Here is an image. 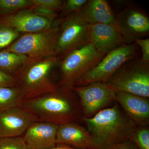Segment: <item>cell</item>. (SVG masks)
Listing matches in <instances>:
<instances>
[{
	"label": "cell",
	"mask_w": 149,
	"mask_h": 149,
	"mask_svg": "<svg viewBox=\"0 0 149 149\" xmlns=\"http://www.w3.org/2000/svg\"><path fill=\"white\" fill-rule=\"evenodd\" d=\"M71 89L59 87L56 91L19 103L20 107L32 115L36 121L59 125L80 118L78 105Z\"/></svg>",
	"instance_id": "6da1fadb"
},
{
	"label": "cell",
	"mask_w": 149,
	"mask_h": 149,
	"mask_svg": "<svg viewBox=\"0 0 149 149\" xmlns=\"http://www.w3.org/2000/svg\"><path fill=\"white\" fill-rule=\"evenodd\" d=\"M83 119L88 132L102 149H108L130 139L136 126L117 104Z\"/></svg>",
	"instance_id": "7a4b0ae2"
},
{
	"label": "cell",
	"mask_w": 149,
	"mask_h": 149,
	"mask_svg": "<svg viewBox=\"0 0 149 149\" xmlns=\"http://www.w3.org/2000/svg\"><path fill=\"white\" fill-rule=\"evenodd\" d=\"M59 61V58L56 56L34 61L19 72L15 78L20 102L58 89V86L51 79V74Z\"/></svg>",
	"instance_id": "3957f363"
},
{
	"label": "cell",
	"mask_w": 149,
	"mask_h": 149,
	"mask_svg": "<svg viewBox=\"0 0 149 149\" xmlns=\"http://www.w3.org/2000/svg\"><path fill=\"white\" fill-rule=\"evenodd\" d=\"M105 56L90 43L67 54L59 63L61 74L59 87L71 89Z\"/></svg>",
	"instance_id": "277c9868"
},
{
	"label": "cell",
	"mask_w": 149,
	"mask_h": 149,
	"mask_svg": "<svg viewBox=\"0 0 149 149\" xmlns=\"http://www.w3.org/2000/svg\"><path fill=\"white\" fill-rule=\"evenodd\" d=\"M115 92L149 97V63L135 58L123 63L105 83Z\"/></svg>",
	"instance_id": "5b68a950"
},
{
	"label": "cell",
	"mask_w": 149,
	"mask_h": 149,
	"mask_svg": "<svg viewBox=\"0 0 149 149\" xmlns=\"http://www.w3.org/2000/svg\"><path fill=\"white\" fill-rule=\"evenodd\" d=\"M59 29V24L43 31L26 33L3 50L26 56L33 61L56 56Z\"/></svg>",
	"instance_id": "8992f818"
},
{
	"label": "cell",
	"mask_w": 149,
	"mask_h": 149,
	"mask_svg": "<svg viewBox=\"0 0 149 149\" xmlns=\"http://www.w3.org/2000/svg\"><path fill=\"white\" fill-rule=\"evenodd\" d=\"M138 48L135 42L124 44L110 52L94 68L78 80L74 87L95 83H106L123 63L136 58Z\"/></svg>",
	"instance_id": "52a82bcc"
},
{
	"label": "cell",
	"mask_w": 149,
	"mask_h": 149,
	"mask_svg": "<svg viewBox=\"0 0 149 149\" xmlns=\"http://www.w3.org/2000/svg\"><path fill=\"white\" fill-rule=\"evenodd\" d=\"M89 26L76 12L69 13L61 20L56 47L59 59L88 43Z\"/></svg>",
	"instance_id": "ba28073f"
},
{
	"label": "cell",
	"mask_w": 149,
	"mask_h": 149,
	"mask_svg": "<svg viewBox=\"0 0 149 149\" xmlns=\"http://www.w3.org/2000/svg\"><path fill=\"white\" fill-rule=\"evenodd\" d=\"M70 89L79 96L85 118L93 117L115 101V92L104 83H95L85 86H74Z\"/></svg>",
	"instance_id": "9c48e42d"
},
{
	"label": "cell",
	"mask_w": 149,
	"mask_h": 149,
	"mask_svg": "<svg viewBox=\"0 0 149 149\" xmlns=\"http://www.w3.org/2000/svg\"><path fill=\"white\" fill-rule=\"evenodd\" d=\"M114 25L125 44L135 42L143 39L149 32V19L138 9L129 7L120 11L116 16Z\"/></svg>",
	"instance_id": "30bf717a"
},
{
	"label": "cell",
	"mask_w": 149,
	"mask_h": 149,
	"mask_svg": "<svg viewBox=\"0 0 149 149\" xmlns=\"http://www.w3.org/2000/svg\"><path fill=\"white\" fill-rule=\"evenodd\" d=\"M54 21L35 13L31 8L24 9L10 14L1 15L0 24L25 33L43 31L52 27Z\"/></svg>",
	"instance_id": "8fae6325"
},
{
	"label": "cell",
	"mask_w": 149,
	"mask_h": 149,
	"mask_svg": "<svg viewBox=\"0 0 149 149\" xmlns=\"http://www.w3.org/2000/svg\"><path fill=\"white\" fill-rule=\"evenodd\" d=\"M35 117L17 106L0 111V139L20 137L32 123Z\"/></svg>",
	"instance_id": "7c38bea8"
},
{
	"label": "cell",
	"mask_w": 149,
	"mask_h": 149,
	"mask_svg": "<svg viewBox=\"0 0 149 149\" xmlns=\"http://www.w3.org/2000/svg\"><path fill=\"white\" fill-rule=\"evenodd\" d=\"M88 41L105 55L125 44L114 24L102 23L89 25Z\"/></svg>",
	"instance_id": "4fadbf2b"
},
{
	"label": "cell",
	"mask_w": 149,
	"mask_h": 149,
	"mask_svg": "<svg viewBox=\"0 0 149 149\" xmlns=\"http://www.w3.org/2000/svg\"><path fill=\"white\" fill-rule=\"evenodd\" d=\"M58 125L36 121L27 128L23 138L28 149H50L56 146Z\"/></svg>",
	"instance_id": "5bb4252c"
},
{
	"label": "cell",
	"mask_w": 149,
	"mask_h": 149,
	"mask_svg": "<svg viewBox=\"0 0 149 149\" xmlns=\"http://www.w3.org/2000/svg\"><path fill=\"white\" fill-rule=\"evenodd\" d=\"M56 143L78 149H102L88 130L73 122L58 125Z\"/></svg>",
	"instance_id": "9a60e30c"
},
{
	"label": "cell",
	"mask_w": 149,
	"mask_h": 149,
	"mask_svg": "<svg viewBox=\"0 0 149 149\" xmlns=\"http://www.w3.org/2000/svg\"><path fill=\"white\" fill-rule=\"evenodd\" d=\"M115 92V101L120 104L125 114L136 126L149 125L148 98L130 93Z\"/></svg>",
	"instance_id": "2e32d148"
},
{
	"label": "cell",
	"mask_w": 149,
	"mask_h": 149,
	"mask_svg": "<svg viewBox=\"0 0 149 149\" xmlns=\"http://www.w3.org/2000/svg\"><path fill=\"white\" fill-rule=\"evenodd\" d=\"M88 25L114 24L116 16L108 2L105 0H88L77 12Z\"/></svg>",
	"instance_id": "e0dca14e"
},
{
	"label": "cell",
	"mask_w": 149,
	"mask_h": 149,
	"mask_svg": "<svg viewBox=\"0 0 149 149\" xmlns=\"http://www.w3.org/2000/svg\"><path fill=\"white\" fill-rule=\"evenodd\" d=\"M33 61L26 56L3 50L0 51V69L15 77Z\"/></svg>",
	"instance_id": "ac0fdd59"
},
{
	"label": "cell",
	"mask_w": 149,
	"mask_h": 149,
	"mask_svg": "<svg viewBox=\"0 0 149 149\" xmlns=\"http://www.w3.org/2000/svg\"><path fill=\"white\" fill-rule=\"evenodd\" d=\"M19 103L18 88L0 87V111L18 106Z\"/></svg>",
	"instance_id": "d6986e66"
},
{
	"label": "cell",
	"mask_w": 149,
	"mask_h": 149,
	"mask_svg": "<svg viewBox=\"0 0 149 149\" xmlns=\"http://www.w3.org/2000/svg\"><path fill=\"white\" fill-rule=\"evenodd\" d=\"M30 0H0V15H6L24 9L30 8Z\"/></svg>",
	"instance_id": "ffe728a7"
},
{
	"label": "cell",
	"mask_w": 149,
	"mask_h": 149,
	"mask_svg": "<svg viewBox=\"0 0 149 149\" xmlns=\"http://www.w3.org/2000/svg\"><path fill=\"white\" fill-rule=\"evenodd\" d=\"M130 139L139 149H149V128L148 125L136 126Z\"/></svg>",
	"instance_id": "44dd1931"
},
{
	"label": "cell",
	"mask_w": 149,
	"mask_h": 149,
	"mask_svg": "<svg viewBox=\"0 0 149 149\" xmlns=\"http://www.w3.org/2000/svg\"><path fill=\"white\" fill-rule=\"evenodd\" d=\"M20 33L10 27L0 24V51L10 45L19 37Z\"/></svg>",
	"instance_id": "7402d4cb"
},
{
	"label": "cell",
	"mask_w": 149,
	"mask_h": 149,
	"mask_svg": "<svg viewBox=\"0 0 149 149\" xmlns=\"http://www.w3.org/2000/svg\"><path fill=\"white\" fill-rule=\"evenodd\" d=\"M30 1L31 8H43L56 12L64 10V2L60 0H30Z\"/></svg>",
	"instance_id": "603a6c76"
},
{
	"label": "cell",
	"mask_w": 149,
	"mask_h": 149,
	"mask_svg": "<svg viewBox=\"0 0 149 149\" xmlns=\"http://www.w3.org/2000/svg\"><path fill=\"white\" fill-rule=\"evenodd\" d=\"M0 149H28L22 137L0 139Z\"/></svg>",
	"instance_id": "cb8c5ba5"
},
{
	"label": "cell",
	"mask_w": 149,
	"mask_h": 149,
	"mask_svg": "<svg viewBox=\"0 0 149 149\" xmlns=\"http://www.w3.org/2000/svg\"><path fill=\"white\" fill-rule=\"evenodd\" d=\"M88 0H67L64 2V11L66 13L78 12Z\"/></svg>",
	"instance_id": "d4e9b609"
},
{
	"label": "cell",
	"mask_w": 149,
	"mask_h": 149,
	"mask_svg": "<svg viewBox=\"0 0 149 149\" xmlns=\"http://www.w3.org/2000/svg\"><path fill=\"white\" fill-rule=\"evenodd\" d=\"M17 86V83L15 77L0 69V87L13 88Z\"/></svg>",
	"instance_id": "484cf974"
},
{
	"label": "cell",
	"mask_w": 149,
	"mask_h": 149,
	"mask_svg": "<svg viewBox=\"0 0 149 149\" xmlns=\"http://www.w3.org/2000/svg\"><path fill=\"white\" fill-rule=\"evenodd\" d=\"M135 42L142 50L141 60L146 63H149V39H137Z\"/></svg>",
	"instance_id": "4316f807"
},
{
	"label": "cell",
	"mask_w": 149,
	"mask_h": 149,
	"mask_svg": "<svg viewBox=\"0 0 149 149\" xmlns=\"http://www.w3.org/2000/svg\"><path fill=\"white\" fill-rule=\"evenodd\" d=\"M30 8L35 13L49 19L52 21H54L58 16L57 12L52 10L40 7H32Z\"/></svg>",
	"instance_id": "83f0119b"
},
{
	"label": "cell",
	"mask_w": 149,
	"mask_h": 149,
	"mask_svg": "<svg viewBox=\"0 0 149 149\" xmlns=\"http://www.w3.org/2000/svg\"><path fill=\"white\" fill-rule=\"evenodd\" d=\"M108 149H139L130 139L116 144Z\"/></svg>",
	"instance_id": "f1b7e54d"
},
{
	"label": "cell",
	"mask_w": 149,
	"mask_h": 149,
	"mask_svg": "<svg viewBox=\"0 0 149 149\" xmlns=\"http://www.w3.org/2000/svg\"><path fill=\"white\" fill-rule=\"evenodd\" d=\"M50 149H78L73 148H71V147L67 146H65L63 145L62 146H55L54 148Z\"/></svg>",
	"instance_id": "f546056e"
}]
</instances>
